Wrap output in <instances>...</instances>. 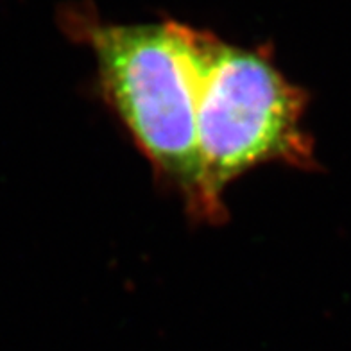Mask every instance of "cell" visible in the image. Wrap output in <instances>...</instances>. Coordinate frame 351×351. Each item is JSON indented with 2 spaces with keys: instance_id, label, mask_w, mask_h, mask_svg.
<instances>
[{
  "instance_id": "1",
  "label": "cell",
  "mask_w": 351,
  "mask_h": 351,
  "mask_svg": "<svg viewBox=\"0 0 351 351\" xmlns=\"http://www.w3.org/2000/svg\"><path fill=\"white\" fill-rule=\"evenodd\" d=\"M66 27L90 45L99 86L165 185L199 204L197 102L203 31L185 23L121 25L72 13Z\"/></svg>"
},
{
  "instance_id": "2",
  "label": "cell",
  "mask_w": 351,
  "mask_h": 351,
  "mask_svg": "<svg viewBox=\"0 0 351 351\" xmlns=\"http://www.w3.org/2000/svg\"><path fill=\"white\" fill-rule=\"evenodd\" d=\"M308 95L262 51L222 42L203 31L197 102L199 204L195 219L226 217L224 189L263 163L315 169L314 140L305 130Z\"/></svg>"
}]
</instances>
